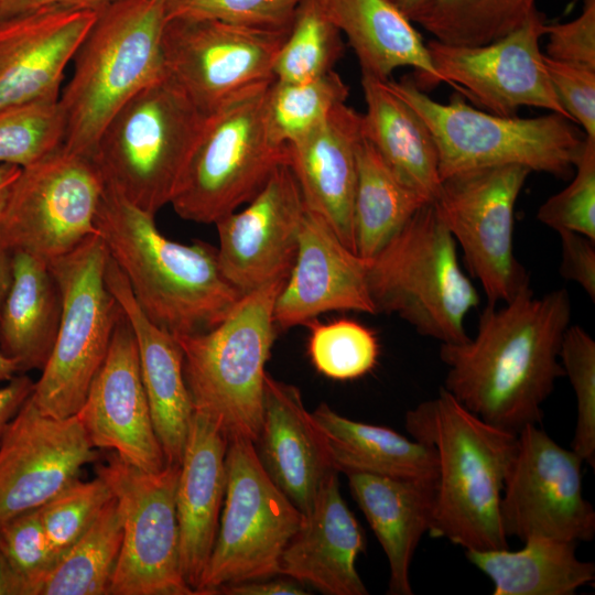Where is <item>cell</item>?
<instances>
[{"label":"cell","mask_w":595,"mask_h":595,"mask_svg":"<svg viewBox=\"0 0 595 595\" xmlns=\"http://www.w3.org/2000/svg\"><path fill=\"white\" fill-rule=\"evenodd\" d=\"M255 447L268 476L304 516L325 479L337 470L300 390L268 372L263 420Z\"/></svg>","instance_id":"cell-23"},{"label":"cell","mask_w":595,"mask_h":595,"mask_svg":"<svg viewBox=\"0 0 595 595\" xmlns=\"http://www.w3.org/2000/svg\"><path fill=\"white\" fill-rule=\"evenodd\" d=\"M0 595H25L23 580L15 573L0 548Z\"/></svg>","instance_id":"cell-52"},{"label":"cell","mask_w":595,"mask_h":595,"mask_svg":"<svg viewBox=\"0 0 595 595\" xmlns=\"http://www.w3.org/2000/svg\"><path fill=\"white\" fill-rule=\"evenodd\" d=\"M346 476L353 498L387 556L388 594L412 595L410 564L432 524L436 482L368 473Z\"/></svg>","instance_id":"cell-28"},{"label":"cell","mask_w":595,"mask_h":595,"mask_svg":"<svg viewBox=\"0 0 595 595\" xmlns=\"http://www.w3.org/2000/svg\"><path fill=\"white\" fill-rule=\"evenodd\" d=\"M106 282L133 331L141 378L166 464H181L194 415L182 350L174 336L145 316L110 257Z\"/></svg>","instance_id":"cell-27"},{"label":"cell","mask_w":595,"mask_h":595,"mask_svg":"<svg viewBox=\"0 0 595 595\" xmlns=\"http://www.w3.org/2000/svg\"><path fill=\"white\" fill-rule=\"evenodd\" d=\"M561 263L559 272L566 281L578 284L595 300V241L573 231L559 232Z\"/></svg>","instance_id":"cell-48"},{"label":"cell","mask_w":595,"mask_h":595,"mask_svg":"<svg viewBox=\"0 0 595 595\" xmlns=\"http://www.w3.org/2000/svg\"><path fill=\"white\" fill-rule=\"evenodd\" d=\"M229 440L218 425L194 412L176 487V515L183 576L198 588L216 541L226 491Z\"/></svg>","instance_id":"cell-25"},{"label":"cell","mask_w":595,"mask_h":595,"mask_svg":"<svg viewBox=\"0 0 595 595\" xmlns=\"http://www.w3.org/2000/svg\"><path fill=\"white\" fill-rule=\"evenodd\" d=\"M58 99L0 109V164L22 169L63 147L65 121Z\"/></svg>","instance_id":"cell-39"},{"label":"cell","mask_w":595,"mask_h":595,"mask_svg":"<svg viewBox=\"0 0 595 595\" xmlns=\"http://www.w3.org/2000/svg\"><path fill=\"white\" fill-rule=\"evenodd\" d=\"M545 24V17L536 9L520 28L490 43L461 46L432 39L426 48L442 83L488 112L512 117L527 106L571 120L553 89L540 50Z\"/></svg>","instance_id":"cell-17"},{"label":"cell","mask_w":595,"mask_h":595,"mask_svg":"<svg viewBox=\"0 0 595 595\" xmlns=\"http://www.w3.org/2000/svg\"><path fill=\"white\" fill-rule=\"evenodd\" d=\"M560 363L576 397L577 419L571 448L595 467V340L580 325L567 327Z\"/></svg>","instance_id":"cell-41"},{"label":"cell","mask_w":595,"mask_h":595,"mask_svg":"<svg viewBox=\"0 0 595 595\" xmlns=\"http://www.w3.org/2000/svg\"><path fill=\"white\" fill-rule=\"evenodd\" d=\"M530 173L521 165L463 171L442 180L432 203L488 304L530 286L513 250L515 206Z\"/></svg>","instance_id":"cell-13"},{"label":"cell","mask_w":595,"mask_h":595,"mask_svg":"<svg viewBox=\"0 0 595 595\" xmlns=\"http://www.w3.org/2000/svg\"><path fill=\"white\" fill-rule=\"evenodd\" d=\"M117 0H4L0 9V21L45 8H60L99 12Z\"/></svg>","instance_id":"cell-49"},{"label":"cell","mask_w":595,"mask_h":595,"mask_svg":"<svg viewBox=\"0 0 595 595\" xmlns=\"http://www.w3.org/2000/svg\"><path fill=\"white\" fill-rule=\"evenodd\" d=\"M3 1H4V0H0V9H1V6H2Z\"/></svg>","instance_id":"cell-57"},{"label":"cell","mask_w":595,"mask_h":595,"mask_svg":"<svg viewBox=\"0 0 595 595\" xmlns=\"http://www.w3.org/2000/svg\"><path fill=\"white\" fill-rule=\"evenodd\" d=\"M180 464L144 472L111 452L96 469L120 510L122 541L110 595H195L180 559L176 487Z\"/></svg>","instance_id":"cell-12"},{"label":"cell","mask_w":595,"mask_h":595,"mask_svg":"<svg viewBox=\"0 0 595 595\" xmlns=\"http://www.w3.org/2000/svg\"><path fill=\"white\" fill-rule=\"evenodd\" d=\"M19 374L17 364L0 348V382L8 381Z\"/></svg>","instance_id":"cell-56"},{"label":"cell","mask_w":595,"mask_h":595,"mask_svg":"<svg viewBox=\"0 0 595 595\" xmlns=\"http://www.w3.org/2000/svg\"><path fill=\"white\" fill-rule=\"evenodd\" d=\"M328 15L353 47L361 75L390 79L393 71L412 67L416 85L442 83L426 44L389 0H323Z\"/></svg>","instance_id":"cell-29"},{"label":"cell","mask_w":595,"mask_h":595,"mask_svg":"<svg viewBox=\"0 0 595 595\" xmlns=\"http://www.w3.org/2000/svg\"><path fill=\"white\" fill-rule=\"evenodd\" d=\"M305 209L300 184L290 165L282 163L244 209L215 223L219 267L239 292L288 278Z\"/></svg>","instance_id":"cell-19"},{"label":"cell","mask_w":595,"mask_h":595,"mask_svg":"<svg viewBox=\"0 0 595 595\" xmlns=\"http://www.w3.org/2000/svg\"><path fill=\"white\" fill-rule=\"evenodd\" d=\"M311 414L325 436L338 472L437 480L439 459L431 445L386 426L347 419L326 403Z\"/></svg>","instance_id":"cell-32"},{"label":"cell","mask_w":595,"mask_h":595,"mask_svg":"<svg viewBox=\"0 0 595 595\" xmlns=\"http://www.w3.org/2000/svg\"><path fill=\"white\" fill-rule=\"evenodd\" d=\"M348 94V86L335 71L300 83L274 79L264 105L269 138L279 147L304 139L346 101Z\"/></svg>","instance_id":"cell-37"},{"label":"cell","mask_w":595,"mask_h":595,"mask_svg":"<svg viewBox=\"0 0 595 595\" xmlns=\"http://www.w3.org/2000/svg\"><path fill=\"white\" fill-rule=\"evenodd\" d=\"M34 381L25 374H17L0 387V442L10 422L33 392Z\"/></svg>","instance_id":"cell-50"},{"label":"cell","mask_w":595,"mask_h":595,"mask_svg":"<svg viewBox=\"0 0 595 595\" xmlns=\"http://www.w3.org/2000/svg\"><path fill=\"white\" fill-rule=\"evenodd\" d=\"M108 259L102 239L94 234L48 262L61 294V320L31 399L52 416L79 411L108 353L121 313L106 282Z\"/></svg>","instance_id":"cell-10"},{"label":"cell","mask_w":595,"mask_h":595,"mask_svg":"<svg viewBox=\"0 0 595 595\" xmlns=\"http://www.w3.org/2000/svg\"><path fill=\"white\" fill-rule=\"evenodd\" d=\"M95 448L144 470L165 465L144 391L133 331L120 313L104 363L76 413Z\"/></svg>","instance_id":"cell-20"},{"label":"cell","mask_w":595,"mask_h":595,"mask_svg":"<svg viewBox=\"0 0 595 595\" xmlns=\"http://www.w3.org/2000/svg\"><path fill=\"white\" fill-rule=\"evenodd\" d=\"M425 203L389 170L365 138L357 148V181L353 205L355 252L374 257Z\"/></svg>","instance_id":"cell-34"},{"label":"cell","mask_w":595,"mask_h":595,"mask_svg":"<svg viewBox=\"0 0 595 595\" xmlns=\"http://www.w3.org/2000/svg\"><path fill=\"white\" fill-rule=\"evenodd\" d=\"M0 548L33 595L40 577L57 561L43 529L39 510L20 513L0 526Z\"/></svg>","instance_id":"cell-45"},{"label":"cell","mask_w":595,"mask_h":595,"mask_svg":"<svg viewBox=\"0 0 595 595\" xmlns=\"http://www.w3.org/2000/svg\"><path fill=\"white\" fill-rule=\"evenodd\" d=\"M122 541L115 496L89 529L36 582L33 595H107Z\"/></svg>","instance_id":"cell-35"},{"label":"cell","mask_w":595,"mask_h":595,"mask_svg":"<svg viewBox=\"0 0 595 595\" xmlns=\"http://www.w3.org/2000/svg\"><path fill=\"white\" fill-rule=\"evenodd\" d=\"M537 0H432L414 23L450 45L479 46L520 28Z\"/></svg>","instance_id":"cell-36"},{"label":"cell","mask_w":595,"mask_h":595,"mask_svg":"<svg viewBox=\"0 0 595 595\" xmlns=\"http://www.w3.org/2000/svg\"><path fill=\"white\" fill-rule=\"evenodd\" d=\"M12 281V252L0 246V310Z\"/></svg>","instance_id":"cell-54"},{"label":"cell","mask_w":595,"mask_h":595,"mask_svg":"<svg viewBox=\"0 0 595 595\" xmlns=\"http://www.w3.org/2000/svg\"><path fill=\"white\" fill-rule=\"evenodd\" d=\"M309 356L318 372L334 380H353L370 372L378 361L376 334L347 318L310 322Z\"/></svg>","instance_id":"cell-40"},{"label":"cell","mask_w":595,"mask_h":595,"mask_svg":"<svg viewBox=\"0 0 595 595\" xmlns=\"http://www.w3.org/2000/svg\"><path fill=\"white\" fill-rule=\"evenodd\" d=\"M387 85L430 129L441 181L463 171L499 165L567 177L584 148V131L555 112L504 117L476 109L457 94L446 104L439 102L410 77L388 79Z\"/></svg>","instance_id":"cell-8"},{"label":"cell","mask_w":595,"mask_h":595,"mask_svg":"<svg viewBox=\"0 0 595 595\" xmlns=\"http://www.w3.org/2000/svg\"><path fill=\"white\" fill-rule=\"evenodd\" d=\"M96 457L77 414L52 416L30 396L0 442V526L43 506Z\"/></svg>","instance_id":"cell-18"},{"label":"cell","mask_w":595,"mask_h":595,"mask_svg":"<svg viewBox=\"0 0 595 595\" xmlns=\"http://www.w3.org/2000/svg\"><path fill=\"white\" fill-rule=\"evenodd\" d=\"M412 439L431 445L439 459L429 534L465 550L508 548L500 498L517 434L487 423L443 386L404 416Z\"/></svg>","instance_id":"cell-3"},{"label":"cell","mask_w":595,"mask_h":595,"mask_svg":"<svg viewBox=\"0 0 595 595\" xmlns=\"http://www.w3.org/2000/svg\"><path fill=\"white\" fill-rule=\"evenodd\" d=\"M331 311L376 315L367 285V263L306 206L296 256L275 299L273 318L278 328L288 329Z\"/></svg>","instance_id":"cell-21"},{"label":"cell","mask_w":595,"mask_h":595,"mask_svg":"<svg viewBox=\"0 0 595 595\" xmlns=\"http://www.w3.org/2000/svg\"><path fill=\"white\" fill-rule=\"evenodd\" d=\"M366 112L365 138L393 175L425 203H433L440 186L439 155L434 138L421 117L387 80L361 75Z\"/></svg>","instance_id":"cell-30"},{"label":"cell","mask_w":595,"mask_h":595,"mask_svg":"<svg viewBox=\"0 0 595 595\" xmlns=\"http://www.w3.org/2000/svg\"><path fill=\"white\" fill-rule=\"evenodd\" d=\"M113 497L101 477L77 479L37 508L40 519L57 559L93 524Z\"/></svg>","instance_id":"cell-42"},{"label":"cell","mask_w":595,"mask_h":595,"mask_svg":"<svg viewBox=\"0 0 595 595\" xmlns=\"http://www.w3.org/2000/svg\"><path fill=\"white\" fill-rule=\"evenodd\" d=\"M61 310L48 262L12 252V281L0 310V348L19 372L43 369L57 336Z\"/></svg>","instance_id":"cell-31"},{"label":"cell","mask_w":595,"mask_h":595,"mask_svg":"<svg viewBox=\"0 0 595 595\" xmlns=\"http://www.w3.org/2000/svg\"><path fill=\"white\" fill-rule=\"evenodd\" d=\"M571 183L540 205L537 219L549 228L595 241V138L586 136Z\"/></svg>","instance_id":"cell-43"},{"label":"cell","mask_w":595,"mask_h":595,"mask_svg":"<svg viewBox=\"0 0 595 595\" xmlns=\"http://www.w3.org/2000/svg\"><path fill=\"white\" fill-rule=\"evenodd\" d=\"M285 280L244 294L214 328L175 337L194 412L214 421L228 440L258 441L266 364L278 329L274 302Z\"/></svg>","instance_id":"cell-5"},{"label":"cell","mask_w":595,"mask_h":595,"mask_svg":"<svg viewBox=\"0 0 595 595\" xmlns=\"http://www.w3.org/2000/svg\"><path fill=\"white\" fill-rule=\"evenodd\" d=\"M288 32L209 19H169L162 36L165 72L207 115L235 94L275 79L274 60Z\"/></svg>","instance_id":"cell-16"},{"label":"cell","mask_w":595,"mask_h":595,"mask_svg":"<svg viewBox=\"0 0 595 595\" xmlns=\"http://www.w3.org/2000/svg\"><path fill=\"white\" fill-rule=\"evenodd\" d=\"M522 549L465 550L466 559L490 578L494 595H573L595 581L593 562L576 555V542L536 538Z\"/></svg>","instance_id":"cell-33"},{"label":"cell","mask_w":595,"mask_h":595,"mask_svg":"<svg viewBox=\"0 0 595 595\" xmlns=\"http://www.w3.org/2000/svg\"><path fill=\"white\" fill-rule=\"evenodd\" d=\"M97 12L45 8L0 21V109L58 99Z\"/></svg>","instance_id":"cell-22"},{"label":"cell","mask_w":595,"mask_h":595,"mask_svg":"<svg viewBox=\"0 0 595 595\" xmlns=\"http://www.w3.org/2000/svg\"><path fill=\"white\" fill-rule=\"evenodd\" d=\"M217 594L226 595H305L309 594L300 582L286 578H260L220 586Z\"/></svg>","instance_id":"cell-51"},{"label":"cell","mask_w":595,"mask_h":595,"mask_svg":"<svg viewBox=\"0 0 595 595\" xmlns=\"http://www.w3.org/2000/svg\"><path fill=\"white\" fill-rule=\"evenodd\" d=\"M338 473L334 470L325 479L310 512L285 545L279 574L327 595H367L356 570L365 539L340 494Z\"/></svg>","instance_id":"cell-24"},{"label":"cell","mask_w":595,"mask_h":595,"mask_svg":"<svg viewBox=\"0 0 595 595\" xmlns=\"http://www.w3.org/2000/svg\"><path fill=\"white\" fill-rule=\"evenodd\" d=\"M93 159L64 147L22 167L0 220V246L47 262L97 234L104 191Z\"/></svg>","instance_id":"cell-14"},{"label":"cell","mask_w":595,"mask_h":595,"mask_svg":"<svg viewBox=\"0 0 595 595\" xmlns=\"http://www.w3.org/2000/svg\"><path fill=\"white\" fill-rule=\"evenodd\" d=\"M553 89L570 119L595 138V68L558 61L544 55Z\"/></svg>","instance_id":"cell-46"},{"label":"cell","mask_w":595,"mask_h":595,"mask_svg":"<svg viewBox=\"0 0 595 595\" xmlns=\"http://www.w3.org/2000/svg\"><path fill=\"white\" fill-rule=\"evenodd\" d=\"M272 82L248 87L206 115L170 203L182 219L215 224L249 203L288 162L286 147L273 143L266 127Z\"/></svg>","instance_id":"cell-9"},{"label":"cell","mask_w":595,"mask_h":595,"mask_svg":"<svg viewBox=\"0 0 595 595\" xmlns=\"http://www.w3.org/2000/svg\"><path fill=\"white\" fill-rule=\"evenodd\" d=\"M366 263L376 314L397 315L441 344L468 339L465 318L480 296L432 203L421 206Z\"/></svg>","instance_id":"cell-6"},{"label":"cell","mask_w":595,"mask_h":595,"mask_svg":"<svg viewBox=\"0 0 595 595\" xmlns=\"http://www.w3.org/2000/svg\"><path fill=\"white\" fill-rule=\"evenodd\" d=\"M407 18L414 22L420 14L428 8L432 0H389Z\"/></svg>","instance_id":"cell-55"},{"label":"cell","mask_w":595,"mask_h":595,"mask_svg":"<svg viewBox=\"0 0 595 595\" xmlns=\"http://www.w3.org/2000/svg\"><path fill=\"white\" fill-rule=\"evenodd\" d=\"M206 119L165 73L123 104L91 159L104 184L154 215L170 205Z\"/></svg>","instance_id":"cell-7"},{"label":"cell","mask_w":595,"mask_h":595,"mask_svg":"<svg viewBox=\"0 0 595 595\" xmlns=\"http://www.w3.org/2000/svg\"><path fill=\"white\" fill-rule=\"evenodd\" d=\"M21 167L12 164H0V220L4 212L8 198Z\"/></svg>","instance_id":"cell-53"},{"label":"cell","mask_w":595,"mask_h":595,"mask_svg":"<svg viewBox=\"0 0 595 595\" xmlns=\"http://www.w3.org/2000/svg\"><path fill=\"white\" fill-rule=\"evenodd\" d=\"M155 216L105 185L95 227L145 316L174 337L205 333L244 295L224 275L217 248L166 238Z\"/></svg>","instance_id":"cell-2"},{"label":"cell","mask_w":595,"mask_h":595,"mask_svg":"<svg viewBox=\"0 0 595 595\" xmlns=\"http://www.w3.org/2000/svg\"><path fill=\"white\" fill-rule=\"evenodd\" d=\"M302 0H164L166 19H209L269 29L289 30Z\"/></svg>","instance_id":"cell-44"},{"label":"cell","mask_w":595,"mask_h":595,"mask_svg":"<svg viewBox=\"0 0 595 595\" xmlns=\"http://www.w3.org/2000/svg\"><path fill=\"white\" fill-rule=\"evenodd\" d=\"M572 304L561 288H524L502 306L487 304L475 337L441 344L444 388L487 423L517 434L543 418L542 404L564 376L560 363Z\"/></svg>","instance_id":"cell-1"},{"label":"cell","mask_w":595,"mask_h":595,"mask_svg":"<svg viewBox=\"0 0 595 595\" xmlns=\"http://www.w3.org/2000/svg\"><path fill=\"white\" fill-rule=\"evenodd\" d=\"M345 50L323 0H302L273 64L275 80L300 83L331 71Z\"/></svg>","instance_id":"cell-38"},{"label":"cell","mask_w":595,"mask_h":595,"mask_svg":"<svg viewBox=\"0 0 595 595\" xmlns=\"http://www.w3.org/2000/svg\"><path fill=\"white\" fill-rule=\"evenodd\" d=\"M166 20L164 0H117L97 12L58 99L67 151L91 158L115 112L166 73L162 51Z\"/></svg>","instance_id":"cell-4"},{"label":"cell","mask_w":595,"mask_h":595,"mask_svg":"<svg viewBox=\"0 0 595 595\" xmlns=\"http://www.w3.org/2000/svg\"><path fill=\"white\" fill-rule=\"evenodd\" d=\"M583 463L538 424L522 428L499 506L507 538L522 542L536 538L591 541L595 510L583 495Z\"/></svg>","instance_id":"cell-15"},{"label":"cell","mask_w":595,"mask_h":595,"mask_svg":"<svg viewBox=\"0 0 595 595\" xmlns=\"http://www.w3.org/2000/svg\"><path fill=\"white\" fill-rule=\"evenodd\" d=\"M547 56L595 68V0H583L582 12L565 23L545 24Z\"/></svg>","instance_id":"cell-47"},{"label":"cell","mask_w":595,"mask_h":595,"mask_svg":"<svg viewBox=\"0 0 595 595\" xmlns=\"http://www.w3.org/2000/svg\"><path fill=\"white\" fill-rule=\"evenodd\" d=\"M363 137V113L343 102L316 130L286 147V163L306 206L321 215L354 252L353 205L357 148Z\"/></svg>","instance_id":"cell-26"},{"label":"cell","mask_w":595,"mask_h":595,"mask_svg":"<svg viewBox=\"0 0 595 595\" xmlns=\"http://www.w3.org/2000/svg\"><path fill=\"white\" fill-rule=\"evenodd\" d=\"M225 464V498L201 595L279 574L281 554L304 519L266 473L253 442L229 440Z\"/></svg>","instance_id":"cell-11"}]
</instances>
